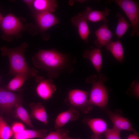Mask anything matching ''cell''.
I'll return each instance as SVG.
<instances>
[{"instance_id":"6da1fadb","label":"cell","mask_w":139,"mask_h":139,"mask_svg":"<svg viewBox=\"0 0 139 139\" xmlns=\"http://www.w3.org/2000/svg\"><path fill=\"white\" fill-rule=\"evenodd\" d=\"M32 60L35 67L47 72L52 79L62 73H71L76 63L75 57L55 49L40 50L33 56Z\"/></svg>"},{"instance_id":"7a4b0ae2","label":"cell","mask_w":139,"mask_h":139,"mask_svg":"<svg viewBox=\"0 0 139 139\" xmlns=\"http://www.w3.org/2000/svg\"><path fill=\"white\" fill-rule=\"evenodd\" d=\"M28 46L27 44L23 42L19 47L14 48H9L6 46L1 47L2 55L6 56L10 63V70L8 74L15 76L17 74L24 73L31 77H36L38 70L34 67L29 66L24 56L25 49Z\"/></svg>"},{"instance_id":"3957f363","label":"cell","mask_w":139,"mask_h":139,"mask_svg":"<svg viewBox=\"0 0 139 139\" xmlns=\"http://www.w3.org/2000/svg\"><path fill=\"white\" fill-rule=\"evenodd\" d=\"M99 78L92 75L87 78L86 82L92 84V87L90 94L89 101L92 105L103 108L107 105L108 101V92L103 83L108 78L102 74H99Z\"/></svg>"},{"instance_id":"277c9868","label":"cell","mask_w":139,"mask_h":139,"mask_svg":"<svg viewBox=\"0 0 139 139\" xmlns=\"http://www.w3.org/2000/svg\"><path fill=\"white\" fill-rule=\"evenodd\" d=\"M88 92L79 89L70 91L68 97L65 100L67 104L84 114L88 113L92 110V105L88 99Z\"/></svg>"},{"instance_id":"5b68a950","label":"cell","mask_w":139,"mask_h":139,"mask_svg":"<svg viewBox=\"0 0 139 139\" xmlns=\"http://www.w3.org/2000/svg\"><path fill=\"white\" fill-rule=\"evenodd\" d=\"M22 100L20 95L0 87V108L4 112H10Z\"/></svg>"},{"instance_id":"8992f818","label":"cell","mask_w":139,"mask_h":139,"mask_svg":"<svg viewBox=\"0 0 139 139\" xmlns=\"http://www.w3.org/2000/svg\"><path fill=\"white\" fill-rule=\"evenodd\" d=\"M0 24L3 36L15 34L20 32L23 28V24L19 20L11 14L3 17Z\"/></svg>"},{"instance_id":"52a82bcc","label":"cell","mask_w":139,"mask_h":139,"mask_svg":"<svg viewBox=\"0 0 139 139\" xmlns=\"http://www.w3.org/2000/svg\"><path fill=\"white\" fill-rule=\"evenodd\" d=\"M35 80L38 84L36 89L38 95L44 100L50 98L56 90V86L52 83L53 81L52 79H46L43 76L37 75Z\"/></svg>"},{"instance_id":"ba28073f","label":"cell","mask_w":139,"mask_h":139,"mask_svg":"<svg viewBox=\"0 0 139 139\" xmlns=\"http://www.w3.org/2000/svg\"><path fill=\"white\" fill-rule=\"evenodd\" d=\"M35 17L38 27L43 31L47 30L59 22L56 16L49 12L35 13Z\"/></svg>"},{"instance_id":"9c48e42d","label":"cell","mask_w":139,"mask_h":139,"mask_svg":"<svg viewBox=\"0 0 139 139\" xmlns=\"http://www.w3.org/2000/svg\"><path fill=\"white\" fill-rule=\"evenodd\" d=\"M87 20L82 12H80L71 19L72 24L78 29L81 38L86 43L89 42L88 37L90 31Z\"/></svg>"},{"instance_id":"30bf717a","label":"cell","mask_w":139,"mask_h":139,"mask_svg":"<svg viewBox=\"0 0 139 139\" xmlns=\"http://www.w3.org/2000/svg\"><path fill=\"white\" fill-rule=\"evenodd\" d=\"M107 114L111 121L113 127L121 131L125 130L137 133L127 118L117 113L113 112L109 110L107 111Z\"/></svg>"},{"instance_id":"8fae6325","label":"cell","mask_w":139,"mask_h":139,"mask_svg":"<svg viewBox=\"0 0 139 139\" xmlns=\"http://www.w3.org/2000/svg\"><path fill=\"white\" fill-rule=\"evenodd\" d=\"M110 12V10L107 7H106L103 11H100L93 10L88 6L82 13L87 21L94 22L102 21L104 23L107 24L108 21L107 17Z\"/></svg>"},{"instance_id":"7c38bea8","label":"cell","mask_w":139,"mask_h":139,"mask_svg":"<svg viewBox=\"0 0 139 139\" xmlns=\"http://www.w3.org/2000/svg\"><path fill=\"white\" fill-rule=\"evenodd\" d=\"M107 24L104 23L94 32L96 37L94 43L98 48L106 46L111 41L112 33Z\"/></svg>"},{"instance_id":"4fadbf2b","label":"cell","mask_w":139,"mask_h":139,"mask_svg":"<svg viewBox=\"0 0 139 139\" xmlns=\"http://www.w3.org/2000/svg\"><path fill=\"white\" fill-rule=\"evenodd\" d=\"M79 116V112L77 110L70 107L66 111L59 114L55 121V128L56 130L61 128L70 121L77 119Z\"/></svg>"},{"instance_id":"5bb4252c","label":"cell","mask_w":139,"mask_h":139,"mask_svg":"<svg viewBox=\"0 0 139 139\" xmlns=\"http://www.w3.org/2000/svg\"><path fill=\"white\" fill-rule=\"evenodd\" d=\"M82 121L89 126L95 135H101L108 129L106 121L101 118H91L85 117Z\"/></svg>"},{"instance_id":"9a60e30c","label":"cell","mask_w":139,"mask_h":139,"mask_svg":"<svg viewBox=\"0 0 139 139\" xmlns=\"http://www.w3.org/2000/svg\"><path fill=\"white\" fill-rule=\"evenodd\" d=\"M57 6L56 0H35L31 8L35 13L48 12L52 13L55 11Z\"/></svg>"},{"instance_id":"2e32d148","label":"cell","mask_w":139,"mask_h":139,"mask_svg":"<svg viewBox=\"0 0 139 139\" xmlns=\"http://www.w3.org/2000/svg\"><path fill=\"white\" fill-rule=\"evenodd\" d=\"M83 56L90 60L99 74L102 64V54L100 48H94L91 50L87 49L83 53Z\"/></svg>"},{"instance_id":"e0dca14e","label":"cell","mask_w":139,"mask_h":139,"mask_svg":"<svg viewBox=\"0 0 139 139\" xmlns=\"http://www.w3.org/2000/svg\"><path fill=\"white\" fill-rule=\"evenodd\" d=\"M31 109L30 118L35 119L43 123L45 125L47 124V117L45 107L40 102L31 103L29 105Z\"/></svg>"},{"instance_id":"ac0fdd59","label":"cell","mask_w":139,"mask_h":139,"mask_svg":"<svg viewBox=\"0 0 139 139\" xmlns=\"http://www.w3.org/2000/svg\"><path fill=\"white\" fill-rule=\"evenodd\" d=\"M47 135V131L45 129L39 130L25 129L22 132L14 134L13 139H32L38 138L44 139Z\"/></svg>"},{"instance_id":"d6986e66","label":"cell","mask_w":139,"mask_h":139,"mask_svg":"<svg viewBox=\"0 0 139 139\" xmlns=\"http://www.w3.org/2000/svg\"><path fill=\"white\" fill-rule=\"evenodd\" d=\"M31 77L27 73H19L15 75L5 86L6 89L11 91H17L21 87L28 79Z\"/></svg>"},{"instance_id":"ffe728a7","label":"cell","mask_w":139,"mask_h":139,"mask_svg":"<svg viewBox=\"0 0 139 139\" xmlns=\"http://www.w3.org/2000/svg\"><path fill=\"white\" fill-rule=\"evenodd\" d=\"M125 13L139 14V5L137 1L132 0H114Z\"/></svg>"},{"instance_id":"44dd1931","label":"cell","mask_w":139,"mask_h":139,"mask_svg":"<svg viewBox=\"0 0 139 139\" xmlns=\"http://www.w3.org/2000/svg\"><path fill=\"white\" fill-rule=\"evenodd\" d=\"M106 47L107 50L111 53L118 61L120 63L122 62L124 59V51L120 40L116 41L111 40Z\"/></svg>"},{"instance_id":"7402d4cb","label":"cell","mask_w":139,"mask_h":139,"mask_svg":"<svg viewBox=\"0 0 139 139\" xmlns=\"http://www.w3.org/2000/svg\"><path fill=\"white\" fill-rule=\"evenodd\" d=\"M116 18L118 19V22L116 28L115 34L118 37V40L125 33L129 27L131 26L127 22L124 17L120 13L117 12L115 15Z\"/></svg>"},{"instance_id":"603a6c76","label":"cell","mask_w":139,"mask_h":139,"mask_svg":"<svg viewBox=\"0 0 139 139\" xmlns=\"http://www.w3.org/2000/svg\"><path fill=\"white\" fill-rule=\"evenodd\" d=\"M14 114L16 117L20 120L30 127L34 128L31 122L30 116L27 111L20 103L15 107Z\"/></svg>"},{"instance_id":"cb8c5ba5","label":"cell","mask_w":139,"mask_h":139,"mask_svg":"<svg viewBox=\"0 0 139 139\" xmlns=\"http://www.w3.org/2000/svg\"><path fill=\"white\" fill-rule=\"evenodd\" d=\"M131 23L132 30L130 36L133 37L139 36V14L125 13Z\"/></svg>"},{"instance_id":"d4e9b609","label":"cell","mask_w":139,"mask_h":139,"mask_svg":"<svg viewBox=\"0 0 139 139\" xmlns=\"http://www.w3.org/2000/svg\"><path fill=\"white\" fill-rule=\"evenodd\" d=\"M13 134L11 127L0 116V139H10Z\"/></svg>"},{"instance_id":"484cf974","label":"cell","mask_w":139,"mask_h":139,"mask_svg":"<svg viewBox=\"0 0 139 139\" xmlns=\"http://www.w3.org/2000/svg\"><path fill=\"white\" fill-rule=\"evenodd\" d=\"M69 133L68 130L61 128L50 132L44 139H65Z\"/></svg>"},{"instance_id":"4316f807","label":"cell","mask_w":139,"mask_h":139,"mask_svg":"<svg viewBox=\"0 0 139 139\" xmlns=\"http://www.w3.org/2000/svg\"><path fill=\"white\" fill-rule=\"evenodd\" d=\"M120 131L113 127L108 129L104 133L106 139H120Z\"/></svg>"},{"instance_id":"83f0119b","label":"cell","mask_w":139,"mask_h":139,"mask_svg":"<svg viewBox=\"0 0 139 139\" xmlns=\"http://www.w3.org/2000/svg\"><path fill=\"white\" fill-rule=\"evenodd\" d=\"M11 127L13 134L20 133L25 129L24 125L18 122H14Z\"/></svg>"},{"instance_id":"f1b7e54d","label":"cell","mask_w":139,"mask_h":139,"mask_svg":"<svg viewBox=\"0 0 139 139\" xmlns=\"http://www.w3.org/2000/svg\"><path fill=\"white\" fill-rule=\"evenodd\" d=\"M135 95L137 97L139 96V83L136 81H134L131 85Z\"/></svg>"},{"instance_id":"f546056e","label":"cell","mask_w":139,"mask_h":139,"mask_svg":"<svg viewBox=\"0 0 139 139\" xmlns=\"http://www.w3.org/2000/svg\"><path fill=\"white\" fill-rule=\"evenodd\" d=\"M126 139H139V137L137 133H134L129 135Z\"/></svg>"},{"instance_id":"4dcf8cb0","label":"cell","mask_w":139,"mask_h":139,"mask_svg":"<svg viewBox=\"0 0 139 139\" xmlns=\"http://www.w3.org/2000/svg\"><path fill=\"white\" fill-rule=\"evenodd\" d=\"M23 2L26 4L31 8L33 0H23Z\"/></svg>"},{"instance_id":"1f68e13d","label":"cell","mask_w":139,"mask_h":139,"mask_svg":"<svg viewBox=\"0 0 139 139\" xmlns=\"http://www.w3.org/2000/svg\"><path fill=\"white\" fill-rule=\"evenodd\" d=\"M91 139H102V137L101 135L96 136L93 135L92 136Z\"/></svg>"},{"instance_id":"d6a6232c","label":"cell","mask_w":139,"mask_h":139,"mask_svg":"<svg viewBox=\"0 0 139 139\" xmlns=\"http://www.w3.org/2000/svg\"><path fill=\"white\" fill-rule=\"evenodd\" d=\"M65 139H74L72 138H71L70 137L68 136V135H67L66 136ZM76 139H81L80 138H77Z\"/></svg>"},{"instance_id":"836d02e7","label":"cell","mask_w":139,"mask_h":139,"mask_svg":"<svg viewBox=\"0 0 139 139\" xmlns=\"http://www.w3.org/2000/svg\"><path fill=\"white\" fill-rule=\"evenodd\" d=\"M3 17L2 16L1 14L0 13V24L1 23L2 20L3 19Z\"/></svg>"}]
</instances>
